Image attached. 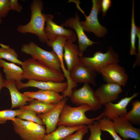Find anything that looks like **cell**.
I'll return each instance as SVG.
<instances>
[{
	"instance_id": "cell-1",
	"label": "cell",
	"mask_w": 140,
	"mask_h": 140,
	"mask_svg": "<svg viewBox=\"0 0 140 140\" xmlns=\"http://www.w3.org/2000/svg\"><path fill=\"white\" fill-rule=\"evenodd\" d=\"M21 66L23 80L60 82L65 79L62 71L51 68L32 58L23 61Z\"/></svg>"
},
{
	"instance_id": "cell-2",
	"label": "cell",
	"mask_w": 140,
	"mask_h": 140,
	"mask_svg": "<svg viewBox=\"0 0 140 140\" xmlns=\"http://www.w3.org/2000/svg\"><path fill=\"white\" fill-rule=\"evenodd\" d=\"M43 9L44 4L42 0L33 1L30 6L31 16L30 21L25 25H19L17 30L21 33L35 34L40 41L45 43L48 40L45 33L46 18L45 13H42Z\"/></svg>"
},
{
	"instance_id": "cell-3",
	"label": "cell",
	"mask_w": 140,
	"mask_h": 140,
	"mask_svg": "<svg viewBox=\"0 0 140 140\" xmlns=\"http://www.w3.org/2000/svg\"><path fill=\"white\" fill-rule=\"evenodd\" d=\"M92 110L90 107L87 104H82L76 107H73L66 104L61 112L58 125L73 127L82 125L93 124L103 117L102 113L99 116L93 118L87 117L85 113Z\"/></svg>"
},
{
	"instance_id": "cell-4",
	"label": "cell",
	"mask_w": 140,
	"mask_h": 140,
	"mask_svg": "<svg viewBox=\"0 0 140 140\" xmlns=\"http://www.w3.org/2000/svg\"><path fill=\"white\" fill-rule=\"evenodd\" d=\"M21 51L30 55L32 58L42 64L51 68L62 71L58 58L53 51H49L45 50L34 42L31 41L23 44Z\"/></svg>"
},
{
	"instance_id": "cell-5",
	"label": "cell",
	"mask_w": 140,
	"mask_h": 140,
	"mask_svg": "<svg viewBox=\"0 0 140 140\" xmlns=\"http://www.w3.org/2000/svg\"><path fill=\"white\" fill-rule=\"evenodd\" d=\"M11 121L14 131L23 140H39L46 135L44 125L17 117Z\"/></svg>"
},
{
	"instance_id": "cell-6",
	"label": "cell",
	"mask_w": 140,
	"mask_h": 140,
	"mask_svg": "<svg viewBox=\"0 0 140 140\" xmlns=\"http://www.w3.org/2000/svg\"><path fill=\"white\" fill-rule=\"evenodd\" d=\"M80 62L84 66L95 72L99 73L100 70L110 64L118 63L119 61L118 54L111 46L107 52L103 53L96 52L91 57H79Z\"/></svg>"
},
{
	"instance_id": "cell-7",
	"label": "cell",
	"mask_w": 140,
	"mask_h": 140,
	"mask_svg": "<svg viewBox=\"0 0 140 140\" xmlns=\"http://www.w3.org/2000/svg\"><path fill=\"white\" fill-rule=\"evenodd\" d=\"M102 0H92V5L89 15L87 16L80 8L79 9L85 15V20L80 22L81 24L84 31L92 32L99 37H104L107 32L104 26L100 23L98 15L101 10Z\"/></svg>"
},
{
	"instance_id": "cell-8",
	"label": "cell",
	"mask_w": 140,
	"mask_h": 140,
	"mask_svg": "<svg viewBox=\"0 0 140 140\" xmlns=\"http://www.w3.org/2000/svg\"><path fill=\"white\" fill-rule=\"evenodd\" d=\"M71 102L78 106L87 104L90 107L92 110L95 111L102 107L96 96L95 91L88 83H84L81 88H73L70 97Z\"/></svg>"
},
{
	"instance_id": "cell-9",
	"label": "cell",
	"mask_w": 140,
	"mask_h": 140,
	"mask_svg": "<svg viewBox=\"0 0 140 140\" xmlns=\"http://www.w3.org/2000/svg\"><path fill=\"white\" fill-rule=\"evenodd\" d=\"M99 73L101 74L103 80L107 83L116 84L125 86L129 78L124 68L118 63L109 64L101 69Z\"/></svg>"
},
{
	"instance_id": "cell-10",
	"label": "cell",
	"mask_w": 140,
	"mask_h": 140,
	"mask_svg": "<svg viewBox=\"0 0 140 140\" xmlns=\"http://www.w3.org/2000/svg\"><path fill=\"white\" fill-rule=\"evenodd\" d=\"M80 18L78 12H76L75 17L68 18L61 25L63 27L65 26L71 28L75 31L78 39L77 45L79 57L83 56L84 52L88 46L98 43L92 41L86 35L81 25Z\"/></svg>"
},
{
	"instance_id": "cell-11",
	"label": "cell",
	"mask_w": 140,
	"mask_h": 140,
	"mask_svg": "<svg viewBox=\"0 0 140 140\" xmlns=\"http://www.w3.org/2000/svg\"><path fill=\"white\" fill-rule=\"evenodd\" d=\"M46 26L45 33L48 40L53 41L58 36H62L72 42L76 39V36L72 29H67L59 26L53 20V16L50 14L45 13Z\"/></svg>"
},
{
	"instance_id": "cell-12",
	"label": "cell",
	"mask_w": 140,
	"mask_h": 140,
	"mask_svg": "<svg viewBox=\"0 0 140 140\" xmlns=\"http://www.w3.org/2000/svg\"><path fill=\"white\" fill-rule=\"evenodd\" d=\"M113 122L116 133L118 134L123 140H128L130 138L140 140V129L134 127L129 121L122 116H119Z\"/></svg>"
},
{
	"instance_id": "cell-13",
	"label": "cell",
	"mask_w": 140,
	"mask_h": 140,
	"mask_svg": "<svg viewBox=\"0 0 140 140\" xmlns=\"http://www.w3.org/2000/svg\"><path fill=\"white\" fill-rule=\"evenodd\" d=\"M139 93H136L129 97L122 99L118 102L114 103L112 102L106 104L102 113L103 117L113 120L119 116H123L127 113V107L131 100L137 97Z\"/></svg>"
},
{
	"instance_id": "cell-14",
	"label": "cell",
	"mask_w": 140,
	"mask_h": 140,
	"mask_svg": "<svg viewBox=\"0 0 140 140\" xmlns=\"http://www.w3.org/2000/svg\"><path fill=\"white\" fill-rule=\"evenodd\" d=\"M123 91L120 85L114 83H106L101 85L95 91V92L102 106L116 100Z\"/></svg>"
},
{
	"instance_id": "cell-15",
	"label": "cell",
	"mask_w": 140,
	"mask_h": 140,
	"mask_svg": "<svg viewBox=\"0 0 140 140\" xmlns=\"http://www.w3.org/2000/svg\"><path fill=\"white\" fill-rule=\"evenodd\" d=\"M67 100V97L64 98L50 111L45 114L38 115L45 126L46 134L52 132L56 129L61 112L66 104Z\"/></svg>"
},
{
	"instance_id": "cell-16",
	"label": "cell",
	"mask_w": 140,
	"mask_h": 140,
	"mask_svg": "<svg viewBox=\"0 0 140 140\" xmlns=\"http://www.w3.org/2000/svg\"><path fill=\"white\" fill-rule=\"evenodd\" d=\"M16 86L18 90L31 87L40 90H51L59 93H62L66 90L68 83L67 81L56 82L51 81H41L29 80L25 83L22 81L16 83Z\"/></svg>"
},
{
	"instance_id": "cell-17",
	"label": "cell",
	"mask_w": 140,
	"mask_h": 140,
	"mask_svg": "<svg viewBox=\"0 0 140 140\" xmlns=\"http://www.w3.org/2000/svg\"><path fill=\"white\" fill-rule=\"evenodd\" d=\"M96 73L84 66L80 62L69 72L71 80L77 83H88L94 86L97 85L95 78Z\"/></svg>"
},
{
	"instance_id": "cell-18",
	"label": "cell",
	"mask_w": 140,
	"mask_h": 140,
	"mask_svg": "<svg viewBox=\"0 0 140 140\" xmlns=\"http://www.w3.org/2000/svg\"><path fill=\"white\" fill-rule=\"evenodd\" d=\"M23 94L28 97L48 104H56L64 99L59 93L50 90H40L36 91H27Z\"/></svg>"
},
{
	"instance_id": "cell-19",
	"label": "cell",
	"mask_w": 140,
	"mask_h": 140,
	"mask_svg": "<svg viewBox=\"0 0 140 140\" xmlns=\"http://www.w3.org/2000/svg\"><path fill=\"white\" fill-rule=\"evenodd\" d=\"M4 87L8 89L10 94L11 109L26 105L28 102H31L34 100L20 92L17 87L16 82L13 80H4Z\"/></svg>"
},
{
	"instance_id": "cell-20",
	"label": "cell",
	"mask_w": 140,
	"mask_h": 140,
	"mask_svg": "<svg viewBox=\"0 0 140 140\" xmlns=\"http://www.w3.org/2000/svg\"><path fill=\"white\" fill-rule=\"evenodd\" d=\"M64 59L67 70L69 72L77 64L80 63L78 45L67 40L64 45Z\"/></svg>"
},
{
	"instance_id": "cell-21",
	"label": "cell",
	"mask_w": 140,
	"mask_h": 140,
	"mask_svg": "<svg viewBox=\"0 0 140 140\" xmlns=\"http://www.w3.org/2000/svg\"><path fill=\"white\" fill-rule=\"evenodd\" d=\"M67 38L62 36L58 37L53 41L47 40L46 44L49 47H51L53 50L57 55L59 61L61 70L65 77L69 76V72L66 68L64 63V48Z\"/></svg>"
},
{
	"instance_id": "cell-22",
	"label": "cell",
	"mask_w": 140,
	"mask_h": 140,
	"mask_svg": "<svg viewBox=\"0 0 140 140\" xmlns=\"http://www.w3.org/2000/svg\"><path fill=\"white\" fill-rule=\"evenodd\" d=\"M0 68H3L5 80H12L16 83L23 80V73L22 68L12 62H9L3 59L0 60Z\"/></svg>"
},
{
	"instance_id": "cell-23",
	"label": "cell",
	"mask_w": 140,
	"mask_h": 140,
	"mask_svg": "<svg viewBox=\"0 0 140 140\" xmlns=\"http://www.w3.org/2000/svg\"><path fill=\"white\" fill-rule=\"evenodd\" d=\"M85 125L69 127L62 125H58V128L52 132L46 134L43 140H64L67 137L77 131Z\"/></svg>"
},
{
	"instance_id": "cell-24",
	"label": "cell",
	"mask_w": 140,
	"mask_h": 140,
	"mask_svg": "<svg viewBox=\"0 0 140 140\" xmlns=\"http://www.w3.org/2000/svg\"><path fill=\"white\" fill-rule=\"evenodd\" d=\"M56 104H47L34 99L29 104L19 108L33 111L39 114H45L50 111L55 107Z\"/></svg>"
},
{
	"instance_id": "cell-25",
	"label": "cell",
	"mask_w": 140,
	"mask_h": 140,
	"mask_svg": "<svg viewBox=\"0 0 140 140\" xmlns=\"http://www.w3.org/2000/svg\"><path fill=\"white\" fill-rule=\"evenodd\" d=\"M131 110L122 117L134 124L140 125V101L136 100L132 102Z\"/></svg>"
},
{
	"instance_id": "cell-26",
	"label": "cell",
	"mask_w": 140,
	"mask_h": 140,
	"mask_svg": "<svg viewBox=\"0 0 140 140\" xmlns=\"http://www.w3.org/2000/svg\"><path fill=\"white\" fill-rule=\"evenodd\" d=\"M2 59L21 65L23 62L18 59V54L15 50L8 46L6 47H0V60Z\"/></svg>"
},
{
	"instance_id": "cell-27",
	"label": "cell",
	"mask_w": 140,
	"mask_h": 140,
	"mask_svg": "<svg viewBox=\"0 0 140 140\" xmlns=\"http://www.w3.org/2000/svg\"><path fill=\"white\" fill-rule=\"evenodd\" d=\"M101 131L108 132L114 140H123L116 133L113 121L104 117L97 121Z\"/></svg>"
},
{
	"instance_id": "cell-28",
	"label": "cell",
	"mask_w": 140,
	"mask_h": 140,
	"mask_svg": "<svg viewBox=\"0 0 140 140\" xmlns=\"http://www.w3.org/2000/svg\"><path fill=\"white\" fill-rule=\"evenodd\" d=\"M134 1H132L131 19V27L130 34V53L131 55H136L135 46L136 28L135 20Z\"/></svg>"
},
{
	"instance_id": "cell-29",
	"label": "cell",
	"mask_w": 140,
	"mask_h": 140,
	"mask_svg": "<svg viewBox=\"0 0 140 140\" xmlns=\"http://www.w3.org/2000/svg\"><path fill=\"white\" fill-rule=\"evenodd\" d=\"M25 109L20 108L16 110L5 109L0 110V124L5 123L8 120H12L16 117L23 113Z\"/></svg>"
},
{
	"instance_id": "cell-30",
	"label": "cell",
	"mask_w": 140,
	"mask_h": 140,
	"mask_svg": "<svg viewBox=\"0 0 140 140\" xmlns=\"http://www.w3.org/2000/svg\"><path fill=\"white\" fill-rule=\"evenodd\" d=\"M35 112L29 110L25 109L24 112L18 115L16 117L25 120L33 122L39 124L44 125L42 120Z\"/></svg>"
},
{
	"instance_id": "cell-31",
	"label": "cell",
	"mask_w": 140,
	"mask_h": 140,
	"mask_svg": "<svg viewBox=\"0 0 140 140\" xmlns=\"http://www.w3.org/2000/svg\"><path fill=\"white\" fill-rule=\"evenodd\" d=\"M87 126L90 132L88 140H102L101 138L102 131L99 126L97 121Z\"/></svg>"
},
{
	"instance_id": "cell-32",
	"label": "cell",
	"mask_w": 140,
	"mask_h": 140,
	"mask_svg": "<svg viewBox=\"0 0 140 140\" xmlns=\"http://www.w3.org/2000/svg\"><path fill=\"white\" fill-rule=\"evenodd\" d=\"M88 128L86 125L78 130L73 134H71L65 138L64 140H82L84 136L88 131Z\"/></svg>"
},
{
	"instance_id": "cell-33",
	"label": "cell",
	"mask_w": 140,
	"mask_h": 140,
	"mask_svg": "<svg viewBox=\"0 0 140 140\" xmlns=\"http://www.w3.org/2000/svg\"><path fill=\"white\" fill-rule=\"evenodd\" d=\"M10 10L9 0H0V18L5 17Z\"/></svg>"
},
{
	"instance_id": "cell-34",
	"label": "cell",
	"mask_w": 140,
	"mask_h": 140,
	"mask_svg": "<svg viewBox=\"0 0 140 140\" xmlns=\"http://www.w3.org/2000/svg\"><path fill=\"white\" fill-rule=\"evenodd\" d=\"M136 35L138 38V47L137 52L136 55V60L133 64V67H135L136 66L140 65V28L139 27L136 26Z\"/></svg>"
},
{
	"instance_id": "cell-35",
	"label": "cell",
	"mask_w": 140,
	"mask_h": 140,
	"mask_svg": "<svg viewBox=\"0 0 140 140\" xmlns=\"http://www.w3.org/2000/svg\"><path fill=\"white\" fill-rule=\"evenodd\" d=\"M11 10L16 11L18 12L22 11L23 7L18 3L17 0H9Z\"/></svg>"
},
{
	"instance_id": "cell-36",
	"label": "cell",
	"mask_w": 140,
	"mask_h": 140,
	"mask_svg": "<svg viewBox=\"0 0 140 140\" xmlns=\"http://www.w3.org/2000/svg\"><path fill=\"white\" fill-rule=\"evenodd\" d=\"M111 5V1L110 0H102L101 5V10L103 17L106 14L107 11Z\"/></svg>"
},
{
	"instance_id": "cell-37",
	"label": "cell",
	"mask_w": 140,
	"mask_h": 140,
	"mask_svg": "<svg viewBox=\"0 0 140 140\" xmlns=\"http://www.w3.org/2000/svg\"><path fill=\"white\" fill-rule=\"evenodd\" d=\"M4 87V79L3 78L2 73L0 71V92Z\"/></svg>"
},
{
	"instance_id": "cell-38",
	"label": "cell",
	"mask_w": 140,
	"mask_h": 140,
	"mask_svg": "<svg viewBox=\"0 0 140 140\" xmlns=\"http://www.w3.org/2000/svg\"><path fill=\"white\" fill-rule=\"evenodd\" d=\"M2 22V18H0V24H1Z\"/></svg>"
},
{
	"instance_id": "cell-39",
	"label": "cell",
	"mask_w": 140,
	"mask_h": 140,
	"mask_svg": "<svg viewBox=\"0 0 140 140\" xmlns=\"http://www.w3.org/2000/svg\"><path fill=\"white\" fill-rule=\"evenodd\" d=\"M39 140H43V139H40Z\"/></svg>"
}]
</instances>
